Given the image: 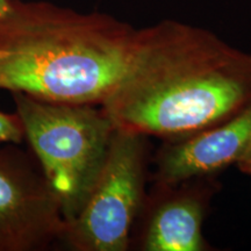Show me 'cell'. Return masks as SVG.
Wrapping results in <instances>:
<instances>
[{
  "mask_svg": "<svg viewBox=\"0 0 251 251\" xmlns=\"http://www.w3.org/2000/svg\"><path fill=\"white\" fill-rule=\"evenodd\" d=\"M25 140L61 202L69 222L85 203L114 136L101 106L49 101L12 92Z\"/></svg>",
  "mask_w": 251,
  "mask_h": 251,
  "instance_id": "cell-3",
  "label": "cell"
},
{
  "mask_svg": "<svg viewBox=\"0 0 251 251\" xmlns=\"http://www.w3.org/2000/svg\"><path fill=\"white\" fill-rule=\"evenodd\" d=\"M5 1H7V0H0V5H1L2 2H5Z\"/></svg>",
  "mask_w": 251,
  "mask_h": 251,
  "instance_id": "cell-10",
  "label": "cell"
},
{
  "mask_svg": "<svg viewBox=\"0 0 251 251\" xmlns=\"http://www.w3.org/2000/svg\"><path fill=\"white\" fill-rule=\"evenodd\" d=\"M141 28L49 1L0 5V90L101 106L121 83Z\"/></svg>",
  "mask_w": 251,
  "mask_h": 251,
  "instance_id": "cell-2",
  "label": "cell"
},
{
  "mask_svg": "<svg viewBox=\"0 0 251 251\" xmlns=\"http://www.w3.org/2000/svg\"><path fill=\"white\" fill-rule=\"evenodd\" d=\"M251 100V54L205 28H141L121 83L102 103L117 129L178 140L219 125Z\"/></svg>",
  "mask_w": 251,
  "mask_h": 251,
  "instance_id": "cell-1",
  "label": "cell"
},
{
  "mask_svg": "<svg viewBox=\"0 0 251 251\" xmlns=\"http://www.w3.org/2000/svg\"><path fill=\"white\" fill-rule=\"evenodd\" d=\"M218 190L216 176L152 181L131 231L129 250H211L202 225Z\"/></svg>",
  "mask_w": 251,
  "mask_h": 251,
  "instance_id": "cell-6",
  "label": "cell"
},
{
  "mask_svg": "<svg viewBox=\"0 0 251 251\" xmlns=\"http://www.w3.org/2000/svg\"><path fill=\"white\" fill-rule=\"evenodd\" d=\"M25 141V128L17 112H0V143L20 144Z\"/></svg>",
  "mask_w": 251,
  "mask_h": 251,
  "instance_id": "cell-8",
  "label": "cell"
},
{
  "mask_svg": "<svg viewBox=\"0 0 251 251\" xmlns=\"http://www.w3.org/2000/svg\"><path fill=\"white\" fill-rule=\"evenodd\" d=\"M251 142V100L233 117L199 133L164 140L152 163V181L177 183L218 176L236 164Z\"/></svg>",
  "mask_w": 251,
  "mask_h": 251,
  "instance_id": "cell-7",
  "label": "cell"
},
{
  "mask_svg": "<svg viewBox=\"0 0 251 251\" xmlns=\"http://www.w3.org/2000/svg\"><path fill=\"white\" fill-rule=\"evenodd\" d=\"M0 148V251H40L61 242V202L33 152Z\"/></svg>",
  "mask_w": 251,
  "mask_h": 251,
  "instance_id": "cell-5",
  "label": "cell"
},
{
  "mask_svg": "<svg viewBox=\"0 0 251 251\" xmlns=\"http://www.w3.org/2000/svg\"><path fill=\"white\" fill-rule=\"evenodd\" d=\"M236 165L243 174L251 176V142L248 146L246 151L243 152V155L236 162Z\"/></svg>",
  "mask_w": 251,
  "mask_h": 251,
  "instance_id": "cell-9",
  "label": "cell"
},
{
  "mask_svg": "<svg viewBox=\"0 0 251 251\" xmlns=\"http://www.w3.org/2000/svg\"><path fill=\"white\" fill-rule=\"evenodd\" d=\"M149 136L117 129L85 203L61 243L74 251H127L149 178Z\"/></svg>",
  "mask_w": 251,
  "mask_h": 251,
  "instance_id": "cell-4",
  "label": "cell"
}]
</instances>
